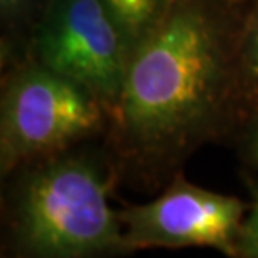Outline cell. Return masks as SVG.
Instances as JSON below:
<instances>
[{"mask_svg": "<svg viewBox=\"0 0 258 258\" xmlns=\"http://www.w3.org/2000/svg\"><path fill=\"white\" fill-rule=\"evenodd\" d=\"M250 0H179L131 55L106 143L121 184L163 189L196 151L231 143L258 101L241 67Z\"/></svg>", "mask_w": 258, "mask_h": 258, "instance_id": "6da1fadb", "label": "cell"}, {"mask_svg": "<svg viewBox=\"0 0 258 258\" xmlns=\"http://www.w3.org/2000/svg\"><path fill=\"white\" fill-rule=\"evenodd\" d=\"M2 178L4 258L129 255L109 196L121 184L106 138L15 166Z\"/></svg>", "mask_w": 258, "mask_h": 258, "instance_id": "7a4b0ae2", "label": "cell"}, {"mask_svg": "<svg viewBox=\"0 0 258 258\" xmlns=\"http://www.w3.org/2000/svg\"><path fill=\"white\" fill-rule=\"evenodd\" d=\"M107 107L92 92L30 55L2 66L0 176L35 158L106 138Z\"/></svg>", "mask_w": 258, "mask_h": 258, "instance_id": "3957f363", "label": "cell"}, {"mask_svg": "<svg viewBox=\"0 0 258 258\" xmlns=\"http://www.w3.org/2000/svg\"><path fill=\"white\" fill-rule=\"evenodd\" d=\"M25 55L87 87L112 116L129 54L102 0H50Z\"/></svg>", "mask_w": 258, "mask_h": 258, "instance_id": "277c9868", "label": "cell"}, {"mask_svg": "<svg viewBox=\"0 0 258 258\" xmlns=\"http://www.w3.org/2000/svg\"><path fill=\"white\" fill-rule=\"evenodd\" d=\"M248 201L216 193L176 173L148 203L117 210L129 253L146 248L205 246L236 258V243Z\"/></svg>", "mask_w": 258, "mask_h": 258, "instance_id": "5b68a950", "label": "cell"}, {"mask_svg": "<svg viewBox=\"0 0 258 258\" xmlns=\"http://www.w3.org/2000/svg\"><path fill=\"white\" fill-rule=\"evenodd\" d=\"M179 0H102L126 44L129 59L156 32Z\"/></svg>", "mask_w": 258, "mask_h": 258, "instance_id": "8992f818", "label": "cell"}, {"mask_svg": "<svg viewBox=\"0 0 258 258\" xmlns=\"http://www.w3.org/2000/svg\"><path fill=\"white\" fill-rule=\"evenodd\" d=\"M50 0H0V64L24 57L35 24Z\"/></svg>", "mask_w": 258, "mask_h": 258, "instance_id": "52a82bcc", "label": "cell"}, {"mask_svg": "<svg viewBox=\"0 0 258 258\" xmlns=\"http://www.w3.org/2000/svg\"><path fill=\"white\" fill-rule=\"evenodd\" d=\"M241 67L251 96L258 101V0H250L241 34Z\"/></svg>", "mask_w": 258, "mask_h": 258, "instance_id": "ba28073f", "label": "cell"}, {"mask_svg": "<svg viewBox=\"0 0 258 258\" xmlns=\"http://www.w3.org/2000/svg\"><path fill=\"white\" fill-rule=\"evenodd\" d=\"M246 191L250 193L248 211L241 223L238 243H236V258H258V178L248 171L241 174Z\"/></svg>", "mask_w": 258, "mask_h": 258, "instance_id": "9c48e42d", "label": "cell"}, {"mask_svg": "<svg viewBox=\"0 0 258 258\" xmlns=\"http://www.w3.org/2000/svg\"><path fill=\"white\" fill-rule=\"evenodd\" d=\"M231 144H235L236 154L245 166V171L258 178V104L246 116Z\"/></svg>", "mask_w": 258, "mask_h": 258, "instance_id": "30bf717a", "label": "cell"}]
</instances>
